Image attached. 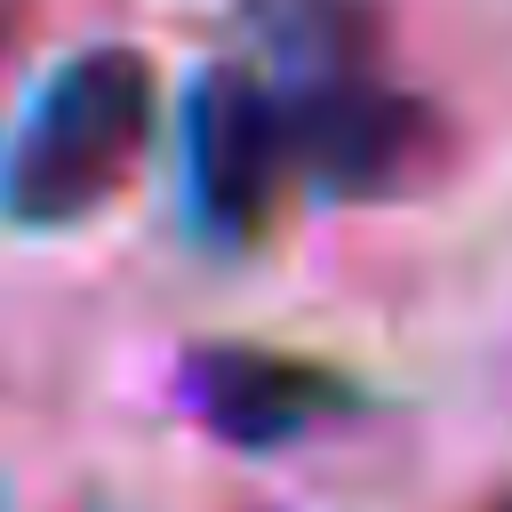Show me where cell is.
Here are the masks:
<instances>
[{"instance_id": "obj_4", "label": "cell", "mask_w": 512, "mask_h": 512, "mask_svg": "<svg viewBox=\"0 0 512 512\" xmlns=\"http://www.w3.org/2000/svg\"><path fill=\"white\" fill-rule=\"evenodd\" d=\"M176 392L200 432H216L224 448H248V456H272L360 408L352 376H336L304 352H280V344H192L176 368Z\"/></svg>"}, {"instance_id": "obj_1", "label": "cell", "mask_w": 512, "mask_h": 512, "mask_svg": "<svg viewBox=\"0 0 512 512\" xmlns=\"http://www.w3.org/2000/svg\"><path fill=\"white\" fill-rule=\"evenodd\" d=\"M160 120V72L128 40H96L64 56L0 144V216L24 232H64L112 208L136 176Z\"/></svg>"}, {"instance_id": "obj_5", "label": "cell", "mask_w": 512, "mask_h": 512, "mask_svg": "<svg viewBox=\"0 0 512 512\" xmlns=\"http://www.w3.org/2000/svg\"><path fill=\"white\" fill-rule=\"evenodd\" d=\"M8 40H16V0H0V56H8Z\"/></svg>"}, {"instance_id": "obj_6", "label": "cell", "mask_w": 512, "mask_h": 512, "mask_svg": "<svg viewBox=\"0 0 512 512\" xmlns=\"http://www.w3.org/2000/svg\"><path fill=\"white\" fill-rule=\"evenodd\" d=\"M80 512H120V504H104V496H88V504H80Z\"/></svg>"}, {"instance_id": "obj_7", "label": "cell", "mask_w": 512, "mask_h": 512, "mask_svg": "<svg viewBox=\"0 0 512 512\" xmlns=\"http://www.w3.org/2000/svg\"><path fill=\"white\" fill-rule=\"evenodd\" d=\"M496 512H512V496H504V504H496Z\"/></svg>"}, {"instance_id": "obj_3", "label": "cell", "mask_w": 512, "mask_h": 512, "mask_svg": "<svg viewBox=\"0 0 512 512\" xmlns=\"http://www.w3.org/2000/svg\"><path fill=\"white\" fill-rule=\"evenodd\" d=\"M296 160H288V120L280 88L256 80L248 64H208L184 96V200L192 224L216 248H256L280 216Z\"/></svg>"}, {"instance_id": "obj_2", "label": "cell", "mask_w": 512, "mask_h": 512, "mask_svg": "<svg viewBox=\"0 0 512 512\" xmlns=\"http://www.w3.org/2000/svg\"><path fill=\"white\" fill-rule=\"evenodd\" d=\"M280 120L296 176H312L336 200H408L448 160V120L424 96L376 80L368 64L304 72L280 96Z\"/></svg>"}]
</instances>
